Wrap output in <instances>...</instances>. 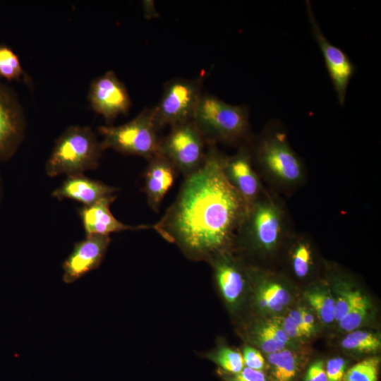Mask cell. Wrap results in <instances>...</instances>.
Wrapping results in <instances>:
<instances>
[{
	"label": "cell",
	"instance_id": "7",
	"mask_svg": "<svg viewBox=\"0 0 381 381\" xmlns=\"http://www.w3.org/2000/svg\"><path fill=\"white\" fill-rule=\"evenodd\" d=\"M286 231V220L280 205L269 196H260L248 208L239 232H244L258 249L271 251Z\"/></svg>",
	"mask_w": 381,
	"mask_h": 381
},
{
	"label": "cell",
	"instance_id": "10",
	"mask_svg": "<svg viewBox=\"0 0 381 381\" xmlns=\"http://www.w3.org/2000/svg\"><path fill=\"white\" fill-rule=\"evenodd\" d=\"M88 101L93 111L107 120L126 114L131 107L126 86L112 71L92 81Z\"/></svg>",
	"mask_w": 381,
	"mask_h": 381
},
{
	"label": "cell",
	"instance_id": "18",
	"mask_svg": "<svg viewBox=\"0 0 381 381\" xmlns=\"http://www.w3.org/2000/svg\"><path fill=\"white\" fill-rule=\"evenodd\" d=\"M291 300L288 291L274 280L263 279L257 290L258 305L271 311L278 312L286 306Z\"/></svg>",
	"mask_w": 381,
	"mask_h": 381
},
{
	"label": "cell",
	"instance_id": "2",
	"mask_svg": "<svg viewBox=\"0 0 381 381\" xmlns=\"http://www.w3.org/2000/svg\"><path fill=\"white\" fill-rule=\"evenodd\" d=\"M253 150L261 169L277 184L288 188L303 181V162L291 147L286 133L278 121L267 124Z\"/></svg>",
	"mask_w": 381,
	"mask_h": 381
},
{
	"label": "cell",
	"instance_id": "25",
	"mask_svg": "<svg viewBox=\"0 0 381 381\" xmlns=\"http://www.w3.org/2000/svg\"><path fill=\"white\" fill-rule=\"evenodd\" d=\"M25 74L18 55L8 46L0 44V77L7 80H19Z\"/></svg>",
	"mask_w": 381,
	"mask_h": 381
},
{
	"label": "cell",
	"instance_id": "31",
	"mask_svg": "<svg viewBox=\"0 0 381 381\" xmlns=\"http://www.w3.org/2000/svg\"><path fill=\"white\" fill-rule=\"evenodd\" d=\"M242 356L244 365L248 368L257 370H262L265 368V359L260 351L255 348L249 346H246L243 349Z\"/></svg>",
	"mask_w": 381,
	"mask_h": 381
},
{
	"label": "cell",
	"instance_id": "33",
	"mask_svg": "<svg viewBox=\"0 0 381 381\" xmlns=\"http://www.w3.org/2000/svg\"><path fill=\"white\" fill-rule=\"evenodd\" d=\"M229 381H267L265 373L262 370H257L248 367L232 375L228 376Z\"/></svg>",
	"mask_w": 381,
	"mask_h": 381
},
{
	"label": "cell",
	"instance_id": "3",
	"mask_svg": "<svg viewBox=\"0 0 381 381\" xmlns=\"http://www.w3.org/2000/svg\"><path fill=\"white\" fill-rule=\"evenodd\" d=\"M102 152L90 127L71 126L56 140L45 165L46 173L51 177L83 174L98 167Z\"/></svg>",
	"mask_w": 381,
	"mask_h": 381
},
{
	"label": "cell",
	"instance_id": "17",
	"mask_svg": "<svg viewBox=\"0 0 381 381\" xmlns=\"http://www.w3.org/2000/svg\"><path fill=\"white\" fill-rule=\"evenodd\" d=\"M215 279L225 300L235 303L244 288L243 275L237 266L224 253L213 258Z\"/></svg>",
	"mask_w": 381,
	"mask_h": 381
},
{
	"label": "cell",
	"instance_id": "34",
	"mask_svg": "<svg viewBox=\"0 0 381 381\" xmlns=\"http://www.w3.org/2000/svg\"><path fill=\"white\" fill-rule=\"evenodd\" d=\"M305 381H327L324 363L318 361L313 363L308 368Z\"/></svg>",
	"mask_w": 381,
	"mask_h": 381
},
{
	"label": "cell",
	"instance_id": "11",
	"mask_svg": "<svg viewBox=\"0 0 381 381\" xmlns=\"http://www.w3.org/2000/svg\"><path fill=\"white\" fill-rule=\"evenodd\" d=\"M25 121L23 108L14 91L0 83V162L8 160L20 146Z\"/></svg>",
	"mask_w": 381,
	"mask_h": 381
},
{
	"label": "cell",
	"instance_id": "36",
	"mask_svg": "<svg viewBox=\"0 0 381 381\" xmlns=\"http://www.w3.org/2000/svg\"><path fill=\"white\" fill-rule=\"evenodd\" d=\"M143 10L144 16L147 19L157 18L159 16V13L156 10L154 1H143Z\"/></svg>",
	"mask_w": 381,
	"mask_h": 381
},
{
	"label": "cell",
	"instance_id": "9",
	"mask_svg": "<svg viewBox=\"0 0 381 381\" xmlns=\"http://www.w3.org/2000/svg\"><path fill=\"white\" fill-rule=\"evenodd\" d=\"M306 4L313 36L323 56L338 102L343 106L349 82L356 71V66L343 50L327 39L315 18L310 1H306Z\"/></svg>",
	"mask_w": 381,
	"mask_h": 381
},
{
	"label": "cell",
	"instance_id": "37",
	"mask_svg": "<svg viewBox=\"0 0 381 381\" xmlns=\"http://www.w3.org/2000/svg\"><path fill=\"white\" fill-rule=\"evenodd\" d=\"M1 180H0V202H1Z\"/></svg>",
	"mask_w": 381,
	"mask_h": 381
},
{
	"label": "cell",
	"instance_id": "16",
	"mask_svg": "<svg viewBox=\"0 0 381 381\" xmlns=\"http://www.w3.org/2000/svg\"><path fill=\"white\" fill-rule=\"evenodd\" d=\"M176 171L162 154L149 159L145 172L144 190L147 202L154 211H159L162 201L174 181Z\"/></svg>",
	"mask_w": 381,
	"mask_h": 381
},
{
	"label": "cell",
	"instance_id": "19",
	"mask_svg": "<svg viewBox=\"0 0 381 381\" xmlns=\"http://www.w3.org/2000/svg\"><path fill=\"white\" fill-rule=\"evenodd\" d=\"M272 381H294L300 370L296 356L291 351L283 349L269 353Z\"/></svg>",
	"mask_w": 381,
	"mask_h": 381
},
{
	"label": "cell",
	"instance_id": "22",
	"mask_svg": "<svg viewBox=\"0 0 381 381\" xmlns=\"http://www.w3.org/2000/svg\"><path fill=\"white\" fill-rule=\"evenodd\" d=\"M306 298L321 321L328 324L334 320V298L327 291H310L306 294Z\"/></svg>",
	"mask_w": 381,
	"mask_h": 381
},
{
	"label": "cell",
	"instance_id": "6",
	"mask_svg": "<svg viewBox=\"0 0 381 381\" xmlns=\"http://www.w3.org/2000/svg\"><path fill=\"white\" fill-rule=\"evenodd\" d=\"M202 94L201 78H176L168 81L159 102L152 107L157 130L193 120Z\"/></svg>",
	"mask_w": 381,
	"mask_h": 381
},
{
	"label": "cell",
	"instance_id": "24",
	"mask_svg": "<svg viewBox=\"0 0 381 381\" xmlns=\"http://www.w3.org/2000/svg\"><path fill=\"white\" fill-rule=\"evenodd\" d=\"M291 253V264L294 274L299 278L306 277L313 265L310 244L305 239H298Z\"/></svg>",
	"mask_w": 381,
	"mask_h": 381
},
{
	"label": "cell",
	"instance_id": "15",
	"mask_svg": "<svg viewBox=\"0 0 381 381\" xmlns=\"http://www.w3.org/2000/svg\"><path fill=\"white\" fill-rule=\"evenodd\" d=\"M117 190L116 187L80 174L67 176L52 195L59 200L70 199L83 203V206H88L103 198L116 195Z\"/></svg>",
	"mask_w": 381,
	"mask_h": 381
},
{
	"label": "cell",
	"instance_id": "14",
	"mask_svg": "<svg viewBox=\"0 0 381 381\" xmlns=\"http://www.w3.org/2000/svg\"><path fill=\"white\" fill-rule=\"evenodd\" d=\"M116 198V195L105 198L79 209L78 214L86 236H109L111 233L123 231L152 229L153 225L130 226L119 221L110 210V205Z\"/></svg>",
	"mask_w": 381,
	"mask_h": 381
},
{
	"label": "cell",
	"instance_id": "13",
	"mask_svg": "<svg viewBox=\"0 0 381 381\" xmlns=\"http://www.w3.org/2000/svg\"><path fill=\"white\" fill-rule=\"evenodd\" d=\"M224 171L226 178L245 201L248 210L260 197L262 186L252 164L251 149L242 145L231 157H226Z\"/></svg>",
	"mask_w": 381,
	"mask_h": 381
},
{
	"label": "cell",
	"instance_id": "23",
	"mask_svg": "<svg viewBox=\"0 0 381 381\" xmlns=\"http://www.w3.org/2000/svg\"><path fill=\"white\" fill-rule=\"evenodd\" d=\"M380 363L376 356L363 359L346 371L342 381H378Z\"/></svg>",
	"mask_w": 381,
	"mask_h": 381
},
{
	"label": "cell",
	"instance_id": "5",
	"mask_svg": "<svg viewBox=\"0 0 381 381\" xmlns=\"http://www.w3.org/2000/svg\"><path fill=\"white\" fill-rule=\"evenodd\" d=\"M102 150L113 149L125 155H137L148 160L160 154L152 108H145L134 119L119 126H101Z\"/></svg>",
	"mask_w": 381,
	"mask_h": 381
},
{
	"label": "cell",
	"instance_id": "32",
	"mask_svg": "<svg viewBox=\"0 0 381 381\" xmlns=\"http://www.w3.org/2000/svg\"><path fill=\"white\" fill-rule=\"evenodd\" d=\"M273 320L281 327L290 339L306 337L298 324L289 315L274 318Z\"/></svg>",
	"mask_w": 381,
	"mask_h": 381
},
{
	"label": "cell",
	"instance_id": "27",
	"mask_svg": "<svg viewBox=\"0 0 381 381\" xmlns=\"http://www.w3.org/2000/svg\"><path fill=\"white\" fill-rule=\"evenodd\" d=\"M256 343L263 351L269 353L279 351L285 349L286 344L278 341L260 325L255 331Z\"/></svg>",
	"mask_w": 381,
	"mask_h": 381
},
{
	"label": "cell",
	"instance_id": "29",
	"mask_svg": "<svg viewBox=\"0 0 381 381\" xmlns=\"http://www.w3.org/2000/svg\"><path fill=\"white\" fill-rule=\"evenodd\" d=\"M334 299V320L338 322L346 315L351 304L352 289L344 288Z\"/></svg>",
	"mask_w": 381,
	"mask_h": 381
},
{
	"label": "cell",
	"instance_id": "4",
	"mask_svg": "<svg viewBox=\"0 0 381 381\" xmlns=\"http://www.w3.org/2000/svg\"><path fill=\"white\" fill-rule=\"evenodd\" d=\"M193 121L208 143H238L250 131L246 105H233L210 94H202Z\"/></svg>",
	"mask_w": 381,
	"mask_h": 381
},
{
	"label": "cell",
	"instance_id": "1",
	"mask_svg": "<svg viewBox=\"0 0 381 381\" xmlns=\"http://www.w3.org/2000/svg\"><path fill=\"white\" fill-rule=\"evenodd\" d=\"M201 165L186 176L177 197L152 229L190 257L214 258L240 231L248 207L224 171L225 156L208 143Z\"/></svg>",
	"mask_w": 381,
	"mask_h": 381
},
{
	"label": "cell",
	"instance_id": "20",
	"mask_svg": "<svg viewBox=\"0 0 381 381\" xmlns=\"http://www.w3.org/2000/svg\"><path fill=\"white\" fill-rule=\"evenodd\" d=\"M368 310L367 298L358 290H352L351 304L346 315L339 322L346 332L357 329L365 320Z\"/></svg>",
	"mask_w": 381,
	"mask_h": 381
},
{
	"label": "cell",
	"instance_id": "30",
	"mask_svg": "<svg viewBox=\"0 0 381 381\" xmlns=\"http://www.w3.org/2000/svg\"><path fill=\"white\" fill-rule=\"evenodd\" d=\"M346 371V362L340 357L331 358L326 365L327 381H342Z\"/></svg>",
	"mask_w": 381,
	"mask_h": 381
},
{
	"label": "cell",
	"instance_id": "35",
	"mask_svg": "<svg viewBox=\"0 0 381 381\" xmlns=\"http://www.w3.org/2000/svg\"><path fill=\"white\" fill-rule=\"evenodd\" d=\"M262 325L265 330H267L278 341L285 344L286 345L289 343L290 338L286 334L281 327H279V325L277 324L273 320L268 321Z\"/></svg>",
	"mask_w": 381,
	"mask_h": 381
},
{
	"label": "cell",
	"instance_id": "8",
	"mask_svg": "<svg viewBox=\"0 0 381 381\" xmlns=\"http://www.w3.org/2000/svg\"><path fill=\"white\" fill-rule=\"evenodd\" d=\"M171 127L169 133L160 139V154L188 176L204 160L205 140L193 120Z\"/></svg>",
	"mask_w": 381,
	"mask_h": 381
},
{
	"label": "cell",
	"instance_id": "12",
	"mask_svg": "<svg viewBox=\"0 0 381 381\" xmlns=\"http://www.w3.org/2000/svg\"><path fill=\"white\" fill-rule=\"evenodd\" d=\"M111 238L107 235H89L77 242L63 263V280L71 284L97 269L102 262Z\"/></svg>",
	"mask_w": 381,
	"mask_h": 381
},
{
	"label": "cell",
	"instance_id": "28",
	"mask_svg": "<svg viewBox=\"0 0 381 381\" xmlns=\"http://www.w3.org/2000/svg\"><path fill=\"white\" fill-rule=\"evenodd\" d=\"M299 325L306 337L310 336L315 330V320L313 315L304 308L291 310L289 315Z\"/></svg>",
	"mask_w": 381,
	"mask_h": 381
},
{
	"label": "cell",
	"instance_id": "21",
	"mask_svg": "<svg viewBox=\"0 0 381 381\" xmlns=\"http://www.w3.org/2000/svg\"><path fill=\"white\" fill-rule=\"evenodd\" d=\"M341 341L347 349L362 353H375L380 349V338L375 334L362 330L350 332Z\"/></svg>",
	"mask_w": 381,
	"mask_h": 381
},
{
	"label": "cell",
	"instance_id": "26",
	"mask_svg": "<svg viewBox=\"0 0 381 381\" xmlns=\"http://www.w3.org/2000/svg\"><path fill=\"white\" fill-rule=\"evenodd\" d=\"M212 360L224 371L236 374L244 368L241 353L228 347H222L212 355Z\"/></svg>",
	"mask_w": 381,
	"mask_h": 381
}]
</instances>
